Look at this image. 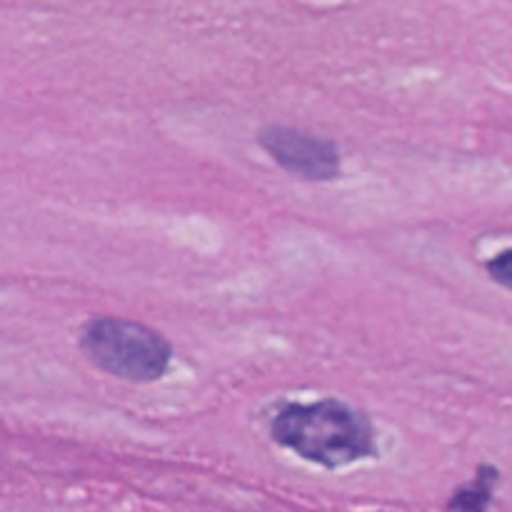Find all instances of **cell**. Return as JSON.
I'll return each mask as SVG.
<instances>
[{
    "instance_id": "3",
    "label": "cell",
    "mask_w": 512,
    "mask_h": 512,
    "mask_svg": "<svg viewBox=\"0 0 512 512\" xmlns=\"http://www.w3.org/2000/svg\"><path fill=\"white\" fill-rule=\"evenodd\" d=\"M258 140L280 168L298 175V178L315 180V183L338 178L340 153L333 140L298 128H288V125L263 128Z\"/></svg>"
},
{
    "instance_id": "2",
    "label": "cell",
    "mask_w": 512,
    "mask_h": 512,
    "mask_svg": "<svg viewBox=\"0 0 512 512\" xmlns=\"http://www.w3.org/2000/svg\"><path fill=\"white\" fill-rule=\"evenodd\" d=\"M80 350L103 373L130 383L163 378L173 360V345L143 323L123 318H93L80 330Z\"/></svg>"
},
{
    "instance_id": "4",
    "label": "cell",
    "mask_w": 512,
    "mask_h": 512,
    "mask_svg": "<svg viewBox=\"0 0 512 512\" xmlns=\"http://www.w3.org/2000/svg\"><path fill=\"white\" fill-rule=\"evenodd\" d=\"M498 470L490 468V465H483L478 470V478L470 485L460 488L453 498L448 500L450 510H485L493 500V488L498 483Z\"/></svg>"
},
{
    "instance_id": "5",
    "label": "cell",
    "mask_w": 512,
    "mask_h": 512,
    "mask_svg": "<svg viewBox=\"0 0 512 512\" xmlns=\"http://www.w3.org/2000/svg\"><path fill=\"white\" fill-rule=\"evenodd\" d=\"M488 273L495 283L512 290V248L505 250V253L495 255L493 260H488Z\"/></svg>"
},
{
    "instance_id": "1",
    "label": "cell",
    "mask_w": 512,
    "mask_h": 512,
    "mask_svg": "<svg viewBox=\"0 0 512 512\" xmlns=\"http://www.w3.org/2000/svg\"><path fill=\"white\" fill-rule=\"evenodd\" d=\"M270 435L278 445L328 470L345 468L378 453L368 415L333 398L288 405L275 415Z\"/></svg>"
}]
</instances>
